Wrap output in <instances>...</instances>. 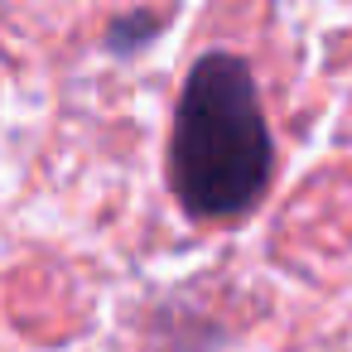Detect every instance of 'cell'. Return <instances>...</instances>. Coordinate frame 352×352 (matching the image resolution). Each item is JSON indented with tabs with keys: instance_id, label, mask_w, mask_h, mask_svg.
<instances>
[{
	"instance_id": "obj_1",
	"label": "cell",
	"mask_w": 352,
	"mask_h": 352,
	"mask_svg": "<svg viewBox=\"0 0 352 352\" xmlns=\"http://www.w3.org/2000/svg\"><path fill=\"white\" fill-rule=\"evenodd\" d=\"M169 179L188 217H236L270 179V131L256 78L232 54H203L179 92Z\"/></svg>"
}]
</instances>
